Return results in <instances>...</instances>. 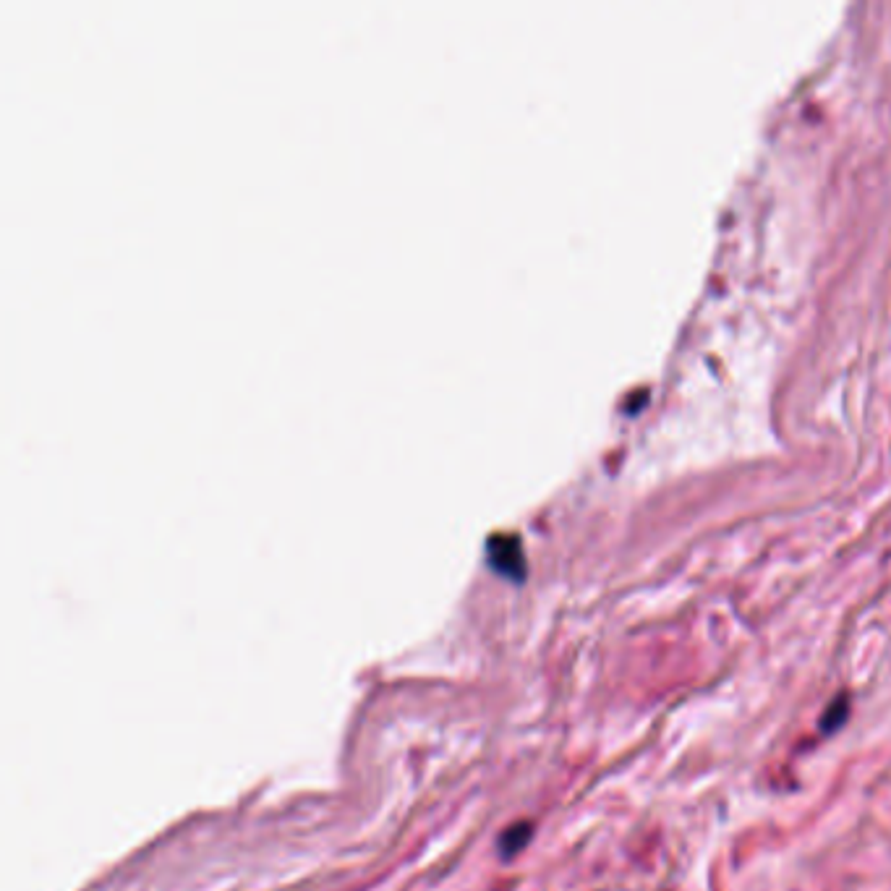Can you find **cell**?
<instances>
[{
	"label": "cell",
	"mask_w": 891,
	"mask_h": 891,
	"mask_svg": "<svg viewBox=\"0 0 891 891\" xmlns=\"http://www.w3.org/2000/svg\"><path fill=\"white\" fill-rule=\"evenodd\" d=\"M847 711H850V703H844V698H839V701L834 703V706H831V709H829V714L824 716V729H826V732H834V729H837L839 724H842L844 719H847Z\"/></svg>",
	"instance_id": "3"
},
{
	"label": "cell",
	"mask_w": 891,
	"mask_h": 891,
	"mask_svg": "<svg viewBox=\"0 0 891 891\" xmlns=\"http://www.w3.org/2000/svg\"><path fill=\"white\" fill-rule=\"evenodd\" d=\"M492 562L500 573L510 575V578H523L526 573V562H523V552H520L518 541L505 539L492 541Z\"/></svg>",
	"instance_id": "1"
},
{
	"label": "cell",
	"mask_w": 891,
	"mask_h": 891,
	"mask_svg": "<svg viewBox=\"0 0 891 891\" xmlns=\"http://www.w3.org/2000/svg\"><path fill=\"white\" fill-rule=\"evenodd\" d=\"M531 834H534L531 824L510 826V829H507L505 834H502V837H500V855H502V858H513V855H518V852L523 850V847H526V844H528Z\"/></svg>",
	"instance_id": "2"
}]
</instances>
